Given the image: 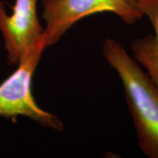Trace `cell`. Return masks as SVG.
Here are the masks:
<instances>
[{"instance_id": "1", "label": "cell", "mask_w": 158, "mask_h": 158, "mask_svg": "<svg viewBox=\"0 0 158 158\" xmlns=\"http://www.w3.org/2000/svg\"><path fill=\"white\" fill-rule=\"evenodd\" d=\"M102 54L121 79L140 149L158 158V87L115 40L106 39Z\"/></svg>"}, {"instance_id": "2", "label": "cell", "mask_w": 158, "mask_h": 158, "mask_svg": "<svg viewBox=\"0 0 158 158\" xmlns=\"http://www.w3.org/2000/svg\"><path fill=\"white\" fill-rule=\"evenodd\" d=\"M45 48L44 38L23 56L16 70L0 84V116L13 121L18 116H26L43 127L61 131L62 121L39 107L31 92L33 75Z\"/></svg>"}, {"instance_id": "3", "label": "cell", "mask_w": 158, "mask_h": 158, "mask_svg": "<svg viewBox=\"0 0 158 158\" xmlns=\"http://www.w3.org/2000/svg\"><path fill=\"white\" fill-rule=\"evenodd\" d=\"M47 47L54 45L75 23L89 15L109 12L127 24L144 16L139 0H42Z\"/></svg>"}, {"instance_id": "4", "label": "cell", "mask_w": 158, "mask_h": 158, "mask_svg": "<svg viewBox=\"0 0 158 158\" xmlns=\"http://www.w3.org/2000/svg\"><path fill=\"white\" fill-rule=\"evenodd\" d=\"M37 0H15L13 13H6L0 1V31L8 64L18 65L23 56L45 38L37 12Z\"/></svg>"}, {"instance_id": "5", "label": "cell", "mask_w": 158, "mask_h": 158, "mask_svg": "<svg viewBox=\"0 0 158 158\" xmlns=\"http://www.w3.org/2000/svg\"><path fill=\"white\" fill-rule=\"evenodd\" d=\"M143 15L147 16L154 34L136 39L131 48L133 58L147 71V75L158 87V0H139Z\"/></svg>"}]
</instances>
